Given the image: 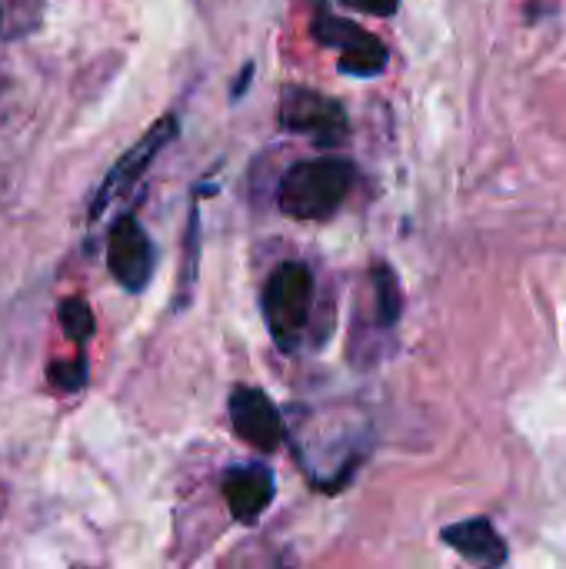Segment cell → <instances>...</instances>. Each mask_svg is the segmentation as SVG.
Segmentation results:
<instances>
[{"mask_svg":"<svg viewBox=\"0 0 566 569\" xmlns=\"http://www.w3.org/2000/svg\"><path fill=\"white\" fill-rule=\"evenodd\" d=\"M177 133H180V123H177V117L173 113H167V117H160L113 167H110V173L103 177V183L97 187V193H93V200H90V220H97V217H103V210L113 203V200H120L143 173H147V167L157 160V153L170 143V140H177Z\"/></svg>","mask_w":566,"mask_h":569,"instance_id":"obj_5","label":"cell"},{"mask_svg":"<svg viewBox=\"0 0 566 569\" xmlns=\"http://www.w3.org/2000/svg\"><path fill=\"white\" fill-rule=\"evenodd\" d=\"M440 540L450 550H457L464 560H470L477 569H500L507 563V557H510L504 537L497 533V527L487 517H474V520L444 527Z\"/></svg>","mask_w":566,"mask_h":569,"instance_id":"obj_9","label":"cell"},{"mask_svg":"<svg viewBox=\"0 0 566 569\" xmlns=\"http://www.w3.org/2000/svg\"><path fill=\"white\" fill-rule=\"evenodd\" d=\"M340 3L347 10H357V13H367L377 20H390L400 10V0H340Z\"/></svg>","mask_w":566,"mask_h":569,"instance_id":"obj_14","label":"cell"},{"mask_svg":"<svg viewBox=\"0 0 566 569\" xmlns=\"http://www.w3.org/2000/svg\"><path fill=\"white\" fill-rule=\"evenodd\" d=\"M224 500L240 523H257L274 500V470L267 463H247L224 473Z\"/></svg>","mask_w":566,"mask_h":569,"instance_id":"obj_8","label":"cell"},{"mask_svg":"<svg viewBox=\"0 0 566 569\" xmlns=\"http://www.w3.org/2000/svg\"><path fill=\"white\" fill-rule=\"evenodd\" d=\"M277 123L287 133L314 140L320 150H334L350 137L347 110L334 97H327L320 90H310V87H287L284 90Z\"/></svg>","mask_w":566,"mask_h":569,"instance_id":"obj_3","label":"cell"},{"mask_svg":"<svg viewBox=\"0 0 566 569\" xmlns=\"http://www.w3.org/2000/svg\"><path fill=\"white\" fill-rule=\"evenodd\" d=\"M197 257H200V210L193 203L190 217H187V240H183V270H180L177 307H187V293L193 290V277H197Z\"/></svg>","mask_w":566,"mask_h":569,"instance_id":"obj_12","label":"cell"},{"mask_svg":"<svg viewBox=\"0 0 566 569\" xmlns=\"http://www.w3.org/2000/svg\"><path fill=\"white\" fill-rule=\"evenodd\" d=\"M374 297H377V323L384 330L397 327V320L404 313V290H400L394 267H387V263L374 267Z\"/></svg>","mask_w":566,"mask_h":569,"instance_id":"obj_10","label":"cell"},{"mask_svg":"<svg viewBox=\"0 0 566 569\" xmlns=\"http://www.w3.org/2000/svg\"><path fill=\"white\" fill-rule=\"evenodd\" d=\"M107 267L113 273V280L127 290V293H143L153 267H157V253L153 243L147 237V230L140 227V220L133 213L117 217V223L110 227L107 237Z\"/></svg>","mask_w":566,"mask_h":569,"instance_id":"obj_6","label":"cell"},{"mask_svg":"<svg viewBox=\"0 0 566 569\" xmlns=\"http://www.w3.org/2000/svg\"><path fill=\"white\" fill-rule=\"evenodd\" d=\"M57 320H60V330L67 333V340L77 343V353H83L87 340L93 337L97 330V320H93V310L83 297H63L57 303Z\"/></svg>","mask_w":566,"mask_h":569,"instance_id":"obj_11","label":"cell"},{"mask_svg":"<svg viewBox=\"0 0 566 569\" xmlns=\"http://www.w3.org/2000/svg\"><path fill=\"white\" fill-rule=\"evenodd\" d=\"M357 167L344 157H310L297 160L277 187V207L290 220H327L350 197Z\"/></svg>","mask_w":566,"mask_h":569,"instance_id":"obj_1","label":"cell"},{"mask_svg":"<svg viewBox=\"0 0 566 569\" xmlns=\"http://www.w3.org/2000/svg\"><path fill=\"white\" fill-rule=\"evenodd\" d=\"M87 377H90V363H87L83 353H77V357H70V360H53V363L47 367V380H50V387L60 390V393H77V390H83V387H87Z\"/></svg>","mask_w":566,"mask_h":569,"instance_id":"obj_13","label":"cell"},{"mask_svg":"<svg viewBox=\"0 0 566 569\" xmlns=\"http://www.w3.org/2000/svg\"><path fill=\"white\" fill-rule=\"evenodd\" d=\"M314 37H317V43L334 47L340 53L337 70L347 77L367 80V77H380L387 70V60H390L387 43L377 33H370L350 20H340L337 13H330L327 3L314 10Z\"/></svg>","mask_w":566,"mask_h":569,"instance_id":"obj_4","label":"cell"},{"mask_svg":"<svg viewBox=\"0 0 566 569\" xmlns=\"http://www.w3.org/2000/svg\"><path fill=\"white\" fill-rule=\"evenodd\" d=\"M250 77H254V63H247V67L240 70V77H237V83H234V90H230V100H240V93L250 87Z\"/></svg>","mask_w":566,"mask_h":569,"instance_id":"obj_15","label":"cell"},{"mask_svg":"<svg viewBox=\"0 0 566 569\" xmlns=\"http://www.w3.org/2000/svg\"><path fill=\"white\" fill-rule=\"evenodd\" d=\"M230 427L234 433L260 450V453H274L284 440H287V423H284V413L274 407V400L257 390V387H237L230 393Z\"/></svg>","mask_w":566,"mask_h":569,"instance_id":"obj_7","label":"cell"},{"mask_svg":"<svg viewBox=\"0 0 566 569\" xmlns=\"http://www.w3.org/2000/svg\"><path fill=\"white\" fill-rule=\"evenodd\" d=\"M314 270L300 260H287L280 263L267 283H264V323L270 330V340L284 350V353H294L307 323H310V313H314Z\"/></svg>","mask_w":566,"mask_h":569,"instance_id":"obj_2","label":"cell"}]
</instances>
